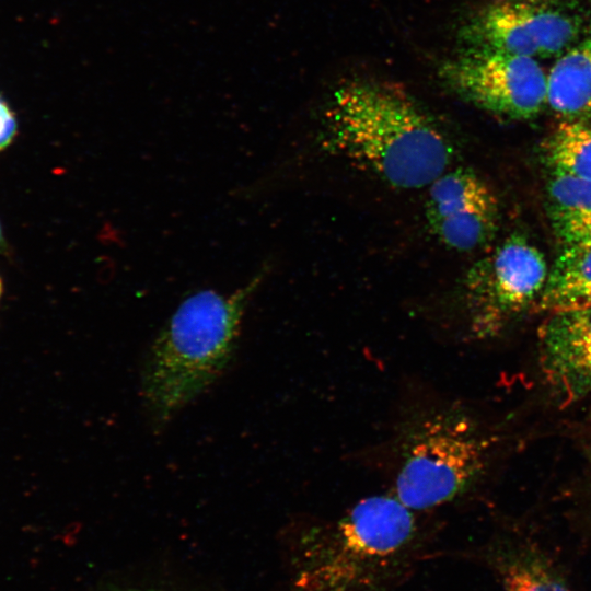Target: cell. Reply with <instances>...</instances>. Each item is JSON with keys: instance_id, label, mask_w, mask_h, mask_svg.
<instances>
[{"instance_id": "cell-1", "label": "cell", "mask_w": 591, "mask_h": 591, "mask_svg": "<svg viewBox=\"0 0 591 591\" xmlns=\"http://www.w3.org/2000/svg\"><path fill=\"white\" fill-rule=\"evenodd\" d=\"M422 514L387 491L304 521L292 540V591H394L427 549Z\"/></svg>"}, {"instance_id": "cell-2", "label": "cell", "mask_w": 591, "mask_h": 591, "mask_svg": "<svg viewBox=\"0 0 591 591\" xmlns=\"http://www.w3.org/2000/svg\"><path fill=\"white\" fill-rule=\"evenodd\" d=\"M321 144L401 189L428 187L454 158L449 137L412 96L367 79L334 91L323 112Z\"/></svg>"}, {"instance_id": "cell-3", "label": "cell", "mask_w": 591, "mask_h": 591, "mask_svg": "<svg viewBox=\"0 0 591 591\" xmlns=\"http://www.w3.org/2000/svg\"><path fill=\"white\" fill-rule=\"evenodd\" d=\"M268 269L233 292L202 289L184 299L149 346L140 397L155 431L208 391L232 362L245 311Z\"/></svg>"}, {"instance_id": "cell-4", "label": "cell", "mask_w": 591, "mask_h": 591, "mask_svg": "<svg viewBox=\"0 0 591 591\" xmlns=\"http://www.w3.org/2000/svg\"><path fill=\"white\" fill-rule=\"evenodd\" d=\"M490 449V438L460 402H413L399 413L391 434L390 493L424 513L452 505L479 482Z\"/></svg>"}, {"instance_id": "cell-5", "label": "cell", "mask_w": 591, "mask_h": 591, "mask_svg": "<svg viewBox=\"0 0 591 591\" xmlns=\"http://www.w3.org/2000/svg\"><path fill=\"white\" fill-rule=\"evenodd\" d=\"M591 27L580 0H489L463 23L464 47L488 48L533 59L559 57Z\"/></svg>"}, {"instance_id": "cell-6", "label": "cell", "mask_w": 591, "mask_h": 591, "mask_svg": "<svg viewBox=\"0 0 591 591\" xmlns=\"http://www.w3.org/2000/svg\"><path fill=\"white\" fill-rule=\"evenodd\" d=\"M542 252L521 235H511L476 262L464 281L467 335L496 336L521 311L533 306L548 276Z\"/></svg>"}, {"instance_id": "cell-7", "label": "cell", "mask_w": 591, "mask_h": 591, "mask_svg": "<svg viewBox=\"0 0 591 591\" xmlns=\"http://www.w3.org/2000/svg\"><path fill=\"white\" fill-rule=\"evenodd\" d=\"M439 78L466 102L510 119H530L546 106L547 73L536 59L463 47L438 68Z\"/></svg>"}, {"instance_id": "cell-8", "label": "cell", "mask_w": 591, "mask_h": 591, "mask_svg": "<svg viewBox=\"0 0 591 591\" xmlns=\"http://www.w3.org/2000/svg\"><path fill=\"white\" fill-rule=\"evenodd\" d=\"M425 217L444 246L471 252L489 243L499 221L498 200L471 169H449L428 186Z\"/></svg>"}, {"instance_id": "cell-9", "label": "cell", "mask_w": 591, "mask_h": 591, "mask_svg": "<svg viewBox=\"0 0 591 591\" xmlns=\"http://www.w3.org/2000/svg\"><path fill=\"white\" fill-rule=\"evenodd\" d=\"M538 329L542 372L564 403L591 395V304L547 314Z\"/></svg>"}, {"instance_id": "cell-10", "label": "cell", "mask_w": 591, "mask_h": 591, "mask_svg": "<svg viewBox=\"0 0 591 591\" xmlns=\"http://www.w3.org/2000/svg\"><path fill=\"white\" fill-rule=\"evenodd\" d=\"M484 559L505 591H571L556 561L537 546L501 541Z\"/></svg>"}, {"instance_id": "cell-11", "label": "cell", "mask_w": 591, "mask_h": 591, "mask_svg": "<svg viewBox=\"0 0 591 591\" xmlns=\"http://www.w3.org/2000/svg\"><path fill=\"white\" fill-rule=\"evenodd\" d=\"M546 105L564 120H591V27L548 71Z\"/></svg>"}, {"instance_id": "cell-12", "label": "cell", "mask_w": 591, "mask_h": 591, "mask_svg": "<svg viewBox=\"0 0 591 591\" xmlns=\"http://www.w3.org/2000/svg\"><path fill=\"white\" fill-rule=\"evenodd\" d=\"M588 304H591V243L564 246L533 306L548 314Z\"/></svg>"}, {"instance_id": "cell-13", "label": "cell", "mask_w": 591, "mask_h": 591, "mask_svg": "<svg viewBox=\"0 0 591 591\" xmlns=\"http://www.w3.org/2000/svg\"><path fill=\"white\" fill-rule=\"evenodd\" d=\"M548 216L564 246L591 243V179L552 174Z\"/></svg>"}, {"instance_id": "cell-14", "label": "cell", "mask_w": 591, "mask_h": 591, "mask_svg": "<svg viewBox=\"0 0 591 591\" xmlns=\"http://www.w3.org/2000/svg\"><path fill=\"white\" fill-rule=\"evenodd\" d=\"M546 158L552 174L591 179V126L563 120L547 140Z\"/></svg>"}, {"instance_id": "cell-15", "label": "cell", "mask_w": 591, "mask_h": 591, "mask_svg": "<svg viewBox=\"0 0 591 591\" xmlns=\"http://www.w3.org/2000/svg\"><path fill=\"white\" fill-rule=\"evenodd\" d=\"M15 119L8 106L0 100V150L5 148L15 134Z\"/></svg>"}, {"instance_id": "cell-16", "label": "cell", "mask_w": 591, "mask_h": 591, "mask_svg": "<svg viewBox=\"0 0 591 591\" xmlns=\"http://www.w3.org/2000/svg\"><path fill=\"white\" fill-rule=\"evenodd\" d=\"M1 290H2V286H1V281H0V296H1Z\"/></svg>"}, {"instance_id": "cell-17", "label": "cell", "mask_w": 591, "mask_h": 591, "mask_svg": "<svg viewBox=\"0 0 591 591\" xmlns=\"http://www.w3.org/2000/svg\"><path fill=\"white\" fill-rule=\"evenodd\" d=\"M0 239H1V229H0Z\"/></svg>"}]
</instances>
